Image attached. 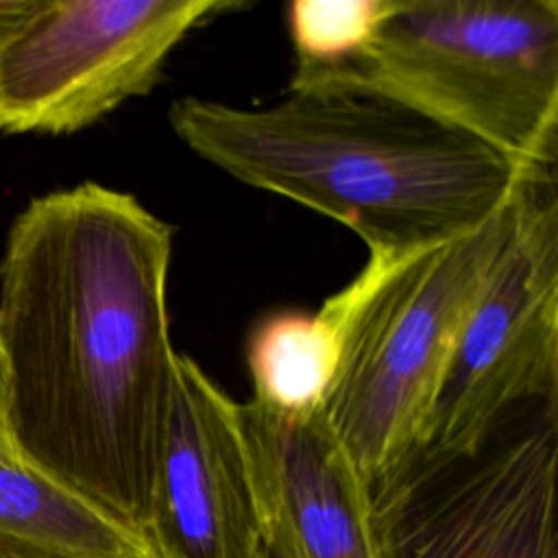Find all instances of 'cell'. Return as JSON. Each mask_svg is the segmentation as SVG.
Wrapping results in <instances>:
<instances>
[{"mask_svg": "<svg viewBox=\"0 0 558 558\" xmlns=\"http://www.w3.org/2000/svg\"><path fill=\"white\" fill-rule=\"evenodd\" d=\"M290 87L366 89L519 166L558 159L556 0H395L347 63Z\"/></svg>", "mask_w": 558, "mask_h": 558, "instance_id": "4", "label": "cell"}, {"mask_svg": "<svg viewBox=\"0 0 558 558\" xmlns=\"http://www.w3.org/2000/svg\"><path fill=\"white\" fill-rule=\"evenodd\" d=\"M556 163L523 168L514 233L456 338L412 451H469L523 408L558 401Z\"/></svg>", "mask_w": 558, "mask_h": 558, "instance_id": "6", "label": "cell"}, {"mask_svg": "<svg viewBox=\"0 0 558 558\" xmlns=\"http://www.w3.org/2000/svg\"><path fill=\"white\" fill-rule=\"evenodd\" d=\"M253 399L286 414L320 408L336 368V331L318 310L275 312L255 323L246 338Z\"/></svg>", "mask_w": 558, "mask_h": 558, "instance_id": "11", "label": "cell"}, {"mask_svg": "<svg viewBox=\"0 0 558 558\" xmlns=\"http://www.w3.org/2000/svg\"><path fill=\"white\" fill-rule=\"evenodd\" d=\"M0 558H159L150 541L0 438Z\"/></svg>", "mask_w": 558, "mask_h": 558, "instance_id": "10", "label": "cell"}, {"mask_svg": "<svg viewBox=\"0 0 558 558\" xmlns=\"http://www.w3.org/2000/svg\"><path fill=\"white\" fill-rule=\"evenodd\" d=\"M146 538L159 558H262L238 401L185 353L177 357Z\"/></svg>", "mask_w": 558, "mask_h": 558, "instance_id": "8", "label": "cell"}, {"mask_svg": "<svg viewBox=\"0 0 558 558\" xmlns=\"http://www.w3.org/2000/svg\"><path fill=\"white\" fill-rule=\"evenodd\" d=\"M0 438H7V362L0 347Z\"/></svg>", "mask_w": 558, "mask_h": 558, "instance_id": "13", "label": "cell"}, {"mask_svg": "<svg viewBox=\"0 0 558 558\" xmlns=\"http://www.w3.org/2000/svg\"><path fill=\"white\" fill-rule=\"evenodd\" d=\"M168 122L203 161L342 222L381 262L477 229L512 201L523 172L480 140L366 89L290 87L255 109L183 96Z\"/></svg>", "mask_w": 558, "mask_h": 558, "instance_id": "2", "label": "cell"}, {"mask_svg": "<svg viewBox=\"0 0 558 558\" xmlns=\"http://www.w3.org/2000/svg\"><path fill=\"white\" fill-rule=\"evenodd\" d=\"M517 216L519 185L477 229L395 262L368 259L320 305L336 331L320 412L368 484L418 445L456 338Z\"/></svg>", "mask_w": 558, "mask_h": 558, "instance_id": "3", "label": "cell"}, {"mask_svg": "<svg viewBox=\"0 0 558 558\" xmlns=\"http://www.w3.org/2000/svg\"><path fill=\"white\" fill-rule=\"evenodd\" d=\"M235 0H26L0 35V131L65 135L148 94L174 48Z\"/></svg>", "mask_w": 558, "mask_h": 558, "instance_id": "7", "label": "cell"}, {"mask_svg": "<svg viewBox=\"0 0 558 558\" xmlns=\"http://www.w3.org/2000/svg\"><path fill=\"white\" fill-rule=\"evenodd\" d=\"M172 235L133 194L81 183L26 205L0 266L7 440L144 536L179 357Z\"/></svg>", "mask_w": 558, "mask_h": 558, "instance_id": "1", "label": "cell"}, {"mask_svg": "<svg viewBox=\"0 0 558 558\" xmlns=\"http://www.w3.org/2000/svg\"><path fill=\"white\" fill-rule=\"evenodd\" d=\"M395 0H294L286 28L294 50V74H314L353 59Z\"/></svg>", "mask_w": 558, "mask_h": 558, "instance_id": "12", "label": "cell"}, {"mask_svg": "<svg viewBox=\"0 0 558 558\" xmlns=\"http://www.w3.org/2000/svg\"><path fill=\"white\" fill-rule=\"evenodd\" d=\"M262 558H381L371 486L320 408L307 414L238 403Z\"/></svg>", "mask_w": 558, "mask_h": 558, "instance_id": "9", "label": "cell"}, {"mask_svg": "<svg viewBox=\"0 0 558 558\" xmlns=\"http://www.w3.org/2000/svg\"><path fill=\"white\" fill-rule=\"evenodd\" d=\"M26 0H0V35L22 13Z\"/></svg>", "mask_w": 558, "mask_h": 558, "instance_id": "14", "label": "cell"}, {"mask_svg": "<svg viewBox=\"0 0 558 558\" xmlns=\"http://www.w3.org/2000/svg\"><path fill=\"white\" fill-rule=\"evenodd\" d=\"M558 401L458 453L410 451L371 486L381 558H558Z\"/></svg>", "mask_w": 558, "mask_h": 558, "instance_id": "5", "label": "cell"}]
</instances>
